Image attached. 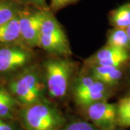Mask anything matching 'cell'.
<instances>
[{"label":"cell","mask_w":130,"mask_h":130,"mask_svg":"<svg viewBox=\"0 0 130 130\" xmlns=\"http://www.w3.org/2000/svg\"><path fill=\"white\" fill-rule=\"evenodd\" d=\"M38 47L54 56L67 57L72 54L67 36L50 8L44 10Z\"/></svg>","instance_id":"1"},{"label":"cell","mask_w":130,"mask_h":130,"mask_svg":"<svg viewBox=\"0 0 130 130\" xmlns=\"http://www.w3.org/2000/svg\"><path fill=\"white\" fill-rule=\"evenodd\" d=\"M74 63L66 57L54 56L43 64V76L50 96L62 98L66 96L72 83Z\"/></svg>","instance_id":"2"},{"label":"cell","mask_w":130,"mask_h":130,"mask_svg":"<svg viewBox=\"0 0 130 130\" xmlns=\"http://www.w3.org/2000/svg\"><path fill=\"white\" fill-rule=\"evenodd\" d=\"M9 88L17 99L25 106L42 101L46 88L43 72L37 67H29L12 80Z\"/></svg>","instance_id":"3"},{"label":"cell","mask_w":130,"mask_h":130,"mask_svg":"<svg viewBox=\"0 0 130 130\" xmlns=\"http://www.w3.org/2000/svg\"><path fill=\"white\" fill-rule=\"evenodd\" d=\"M26 106L22 117L28 130H62L65 119L55 106L43 100Z\"/></svg>","instance_id":"4"},{"label":"cell","mask_w":130,"mask_h":130,"mask_svg":"<svg viewBox=\"0 0 130 130\" xmlns=\"http://www.w3.org/2000/svg\"><path fill=\"white\" fill-rule=\"evenodd\" d=\"M111 88L88 73L80 75L74 81L72 93L75 102L85 108L94 103L107 101L111 95Z\"/></svg>","instance_id":"5"},{"label":"cell","mask_w":130,"mask_h":130,"mask_svg":"<svg viewBox=\"0 0 130 130\" xmlns=\"http://www.w3.org/2000/svg\"><path fill=\"white\" fill-rule=\"evenodd\" d=\"M44 10L34 7L23 8L19 13L20 39L28 48L38 47V39Z\"/></svg>","instance_id":"6"},{"label":"cell","mask_w":130,"mask_h":130,"mask_svg":"<svg viewBox=\"0 0 130 130\" xmlns=\"http://www.w3.org/2000/svg\"><path fill=\"white\" fill-rule=\"evenodd\" d=\"M33 53L28 47L10 46L0 48V72L7 73L29 64Z\"/></svg>","instance_id":"7"},{"label":"cell","mask_w":130,"mask_h":130,"mask_svg":"<svg viewBox=\"0 0 130 130\" xmlns=\"http://www.w3.org/2000/svg\"><path fill=\"white\" fill-rule=\"evenodd\" d=\"M85 108L90 120L100 130H109L117 126L116 104L101 101Z\"/></svg>","instance_id":"8"},{"label":"cell","mask_w":130,"mask_h":130,"mask_svg":"<svg viewBox=\"0 0 130 130\" xmlns=\"http://www.w3.org/2000/svg\"><path fill=\"white\" fill-rule=\"evenodd\" d=\"M130 59L126 48L106 45L85 61L88 67L93 66H111L121 67Z\"/></svg>","instance_id":"9"},{"label":"cell","mask_w":130,"mask_h":130,"mask_svg":"<svg viewBox=\"0 0 130 130\" xmlns=\"http://www.w3.org/2000/svg\"><path fill=\"white\" fill-rule=\"evenodd\" d=\"M20 39V30L18 14L10 21L0 25V44H10Z\"/></svg>","instance_id":"10"},{"label":"cell","mask_w":130,"mask_h":130,"mask_svg":"<svg viewBox=\"0 0 130 130\" xmlns=\"http://www.w3.org/2000/svg\"><path fill=\"white\" fill-rule=\"evenodd\" d=\"M109 21L114 28L126 30L130 25V2L126 3L111 11Z\"/></svg>","instance_id":"11"},{"label":"cell","mask_w":130,"mask_h":130,"mask_svg":"<svg viewBox=\"0 0 130 130\" xmlns=\"http://www.w3.org/2000/svg\"><path fill=\"white\" fill-rule=\"evenodd\" d=\"M23 7L20 2L14 0H0V25L18 16Z\"/></svg>","instance_id":"12"},{"label":"cell","mask_w":130,"mask_h":130,"mask_svg":"<svg viewBox=\"0 0 130 130\" xmlns=\"http://www.w3.org/2000/svg\"><path fill=\"white\" fill-rule=\"evenodd\" d=\"M106 44L130 50V40L126 30L113 28L108 32Z\"/></svg>","instance_id":"13"},{"label":"cell","mask_w":130,"mask_h":130,"mask_svg":"<svg viewBox=\"0 0 130 130\" xmlns=\"http://www.w3.org/2000/svg\"><path fill=\"white\" fill-rule=\"evenodd\" d=\"M117 126L121 127L130 126V95L121 98L116 104Z\"/></svg>","instance_id":"14"},{"label":"cell","mask_w":130,"mask_h":130,"mask_svg":"<svg viewBox=\"0 0 130 130\" xmlns=\"http://www.w3.org/2000/svg\"><path fill=\"white\" fill-rule=\"evenodd\" d=\"M122 75H123V71L121 69V67H116L111 71H110L109 72H108L107 74L103 75L102 77L98 79V80L112 87L119 83V81L122 77Z\"/></svg>","instance_id":"15"},{"label":"cell","mask_w":130,"mask_h":130,"mask_svg":"<svg viewBox=\"0 0 130 130\" xmlns=\"http://www.w3.org/2000/svg\"><path fill=\"white\" fill-rule=\"evenodd\" d=\"M62 130H100L96 126L85 121H74L65 126Z\"/></svg>","instance_id":"16"},{"label":"cell","mask_w":130,"mask_h":130,"mask_svg":"<svg viewBox=\"0 0 130 130\" xmlns=\"http://www.w3.org/2000/svg\"><path fill=\"white\" fill-rule=\"evenodd\" d=\"M14 99L10 95L0 103V118H6L11 115L14 106Z\"/></svg>","instance_id":"17"},{"label":"cell","mask_w":130,"mask_h":130,"mask_svg":"<svg viewBox=\"0 0 130 130\" xmlns=\"http://www.w3.org/2000/svg\"><path fill=\"white\" fill-rule=\"evenodd\" d=\"M79 0H51L49 8L54 13L67 6L74 5Z\"/></svg>","instance_id":"18"},{"label":"cell","mask_w":130,"mask_h":130,"mask_svg":"<svg viewBox=\"0 0 130 130\" xmlns=\"http://www.w3.org/2000/svg\"><path fill=\"white\" fill-rule=\"evenodd\" d=\"M19 2L21 4L39 9H49L46 4V0H19Z\"/></svg>","instance_id":"19"},{"label":"cell","mask_w":130,"mask_h":130,"mask_svg":"<svg viewBox=\"0 0 130 130\" xmlns=\"http://www.w3.org/2000/svg\"><path fill=\"white\" fill-rule=\"evenodd\" d=\"M0 130H13L12 126L0 119Z\"/></svg>","instance_id":"20"},{"label":"cell","mask_w":130,"mask_h":130,"mask_svg":"<svg viewBox=\"0 0 130 130\" xmlns=\"http://www.w3.org/2000/svg\"><path fill=\"white\" fill-rule=\"evenodd\" d=\"M9 95H10V94L8 91H7L4 88H0V103Z\"/></svg>","instance_id":"21"},{"label":"cell","mask_w":130,"mask_h":130,"mask_svg":"<svg viewBox=\"0 0 130 130\" xmlns=\"http://www.w3.org/2000/svg\"><path fill=\"white\" fill-rule=\"evenodd\" d=\"M109 130H121V126H119V128L117 127V126H115V127H113V128H112V129H111Z\"/></svg>","instance_id":"22"},{"label":"cell","mask_w":130,"mask_h":130,"mask_svg":"<svg viewBox=\"0 0 130 130\" xmlns=\"http://www.w3.org/2000/svg\"><path fill=\"white\" fill-rule=\"evenodd\" d=\"M126 31H127V33H128V36H129V38L130 40V25L128 27V28L126 29Z\"/></svg>","instance_id":"23"}]
</instances>
